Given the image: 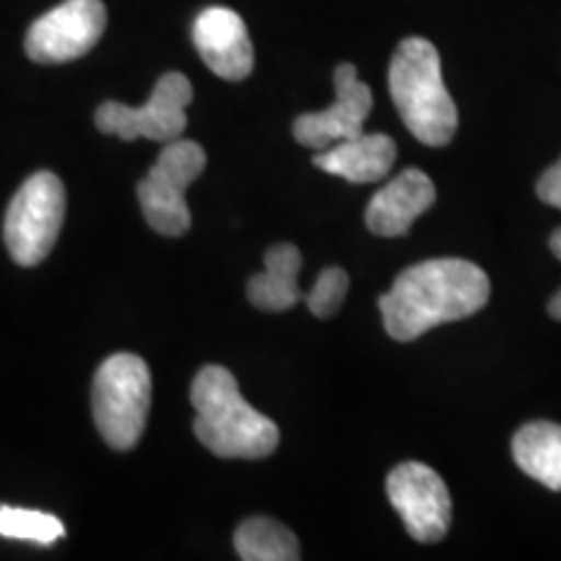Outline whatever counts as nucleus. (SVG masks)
<instances>
[{
    "label": "nucleus",
    "instance_id": "nucleus-16",
    "mask_svg": "<svg viewBox=\"0 0 561 561\" xmlns=\"http://www.w3.org/2000/svg\"><path fill=\"white\" fill-rule=\"evenodd\" d=\"M234 549L244 561L299 559L297 536L271 517H250L234 533Z\"/></svg>",
    "mask_w": 561,
    "mask_h": 561
},
{
    "label": "nucleus",
    "instance_id": "nucleus-1",
    "mask_svg": "<svg viewBox=\"0 0 561 561\" xmlns=\"http://www.w3.org/2000/svg\"><path fill=\"white\" fill-rule=\"evenodd\" d=\"M489 294L486 273L462 257H434L411 265L380 297L385 331L396 341H416L432 328L481 312Z\"/></svg>",
    "mask_w": 561,
    "mask_h": 561
},
{
    "label": "nucleus",
    "instance_id": "nucleus-18",
    "mask_svg": "<svg viewBox=\"0 0 561 561\" xmlns=\"http://www.w3.org/2000/svg\"><path fill=\"white\" fill-rule=\"evenodd\" d=\"M348 294V273L343 268H325L314 280L310 294H305L307 307L314 318L331 320L343 307V299Z\"/></svg>",
    "mask_w": 561,
    "mask_h": 561
},
{
    "label": "nucleus",
    "instance_id": "nucleus-15",
    "mask_svg": "<svg viewBox=\"0 0 561 561\" xmlns=\"http://www.w3.org/2000/svg\"><path fill=\"white\" fill-rule=\"evenodd\" d=\"M517 468L546 489L561 491V424L530 421L512 439Z\"/></svg>",
    "mask_w": 561,
    "mask_h": 561
},
{
    "label": "nucleus",
    "instance_id": "nucleus-12",
    "mask_svg": "<svg viewBox=\"0 0 561 561\" xmlns=\"http://www.w3.org/2000/svg\"><path fill=\"white\" fill-rule=\"evenodd\" d=\"M434 201H437V191H434L430 174L421 170H403L369 201L364 219H367L371 234L403 237L409 234L411 224L434 206Z\"/></svg>",
    "mask_w": 561,
    "mask_h": 561
},
{
    "label": "nucleus",
    "instance_id": "nucleus-8",
    "mask_svg": "<svg viewBox=\"0 0 561 561\" xmlns=\"http://www.w3.org/2000/svg\"><path fill=\"white\" fill-rule=\"evenodd\" d=\"M107 26L102 0H66L26 32V55L42 66H60L91 53Z\"/></svg>",
    "mask_w": 561,
    "mask_h": 561
},
{
    "label": "nucleus",
    "instance_id": "nucleus-7",
    "mask_svg": "<svg viewBox=\"0 0 561 561\" xmlns=\"http://www.w3.org/2000/svg\"><path fill=\"white\" fill-rule=\"evenodd\" d=\"M193 102V83L187 76L164 73L153 87L149 102L144 107H128L121 102H104L96 110V128L107 136H117L123 140L149 138L157 144H170L182 138L187 128V104Z\"/></svg>",
    "mask_w": 561,
    "mask_h": 561
},
{
    "label": "nucleus",
    "instance_id": "nucleus-17",
    "mask_svg": "<svg viewBox=\"0 0 561 561\" xmlns=\"http://www.w3.org/2000/svg\"><path fill=\"white\" fill-rule=\"evenodd\" d=\"M0 536L13 538V541L53 546L66 536V525L50 512L0 507Z\"/></svg>",
    "mask_w": 561,
    "mask_h": 561
},
{
    "label": "nucleus",
    "instance_id": "nucleus-2",
    "mask_svg": "<svg viewBox=\"0 0 561 561\" xmlns=\"http://www.w3.org/2000/svg\"><path fill=\"white\" fill-rule=\"evenodd\" d=\"M195 409V437L227 460H263L278 447L276 421L263 416L244 401L237 377L219 364H208L195 375L191 388Z\"/></svg>",
    "mask_w": 561,
    "mask_h": 561
},
{
    "label": "nucleus",
    "instance_id": "nucleus-20",
    "mask_svg": "<svg viewBox=\"0 0 561 561\" xmlns=\"http://www.w3.org/2000/svg\"><path fill=\"white\" fill-rule=\"evenodd\" d=\"M549 250L561 261V227L551 231V237H549ZM546 310H549V314H551L553 320L561 322V289L549 299V307H546Z\"/></svg>",
    "mask_w": 561,
    "mask_h": 561
},
{
    "label": "nucleus",
    "instance_id": "nucleus-4",
    "mask_svg": "<svg viewBox=\"0 0 561 561\" xmlns=\"http://www.w3.org/2000/svg\"><path fill=\"white\" fill-rule=\"evenodd\" d=\"M151 409V371L136 354L102 362L91 385V411L102 439L115 450H133L144 437Z\"/></svg>",
    "mask_w": 561,
    "mask_h": 561
},
{
    "label": "nucleus",
    "instance_id": "nucleus-3",
    "mask_svg": "<svg viewBox=\"0 0 561 561\" xmlns=\"http://www.w3.org/2000/svg\"><path fill=\"white\" fill-rule=\"evenodd\" d=\"M390 96L411 136L424 146H447L458 130V107L442 79L437 47L424 37L398 45L390 62Z\"/></svg>",
    "mask_w": 561,
    "mask_h": 561
},
{
    "label": "nucleus",
    "instance_id": "nucleus-5",
    "mask_svg": "<svg viewBox=\"0 0 561 561\" xmlns=\"http://www.w3.org/2000/svg\"><path fill=\"white\" fill-rule=\"evenodd\" d=\"M66 221V187L53 172L32 174L5 210L3 240L19 265H39L50 255Z\"/></svg>",
    "mask_w": 561,
    "mask_h": 561
},
{
    "label": "nucleus",
    "instance_id": "nucleus-10",
    "mask_svg": "<svg viewBox=\"0 0 561 561\" xmlns=\"http://www.w3.org/2000/svg\"><path fill=\"white\" fill-rule=\"evenodd\" d=\"M335 100L328 110L307 112L294 121V138L307 149L322 151L339 140L364 133V121L371 110V89L359 81L351 62L335 68Z\"/></svg>",
    "mask_w": 561,
    "mask_h": 561
},
{
    "label": "nucleus",
    "instance_id": "nucleus-13",
    "mask_svg": "<svg viewBox=\"0 0 561 561\" xmlns=\"http://www.w3.org/2000/svg\"><path fill=\"white\" fill-rule=\"evenodd\" d=\"M398 146L396 140L385 133H359V136L339 140L318 151L314 167L335 178H343L354 185H367V182H380L388 178L392 164H396Z\"/></svg>",
    "mask_w": 561,
    "mask_h": 561
},
{
    "label": "nucleus",
    "instance_id": "nucleus-6",
    "mask_svg": "<svg viewBox=\"0 0 561 561\" xmlns=\"http://www.w3.org/2000/svg\"><path fill=\"white\" fill-rule=\"evenodd\" d=\"M206 170V151L195 140H170L161 149L157 164L140 180L138 203L144 219L157 234L182 237L191 229V208L185 191Z\"/></svg>",
    "mask_w": 561,
    "mask_h": 561
},
{
    "label": "nucleus",
    "instance_id": "nucleus-9",
    "mask_svg": "<svg viewBox=\"0 0 561 561\" xmlns=\"http://www.w3.org/2000/svg\"><path fill=\"white\" fill-rule=\"evenodd\" d=\"M388 500L419 543H437L453 523L447 483L424 462H403L388 476Z\"/></svg>",
    "mask_w": 561,
    "mask_h": 561
},
{
    "label": "nucleus",
    "instance_id": "nucleus-14",
    "mask_svg": "<svg viewBox=\"0 0 561 561\" xmlns=\"http://www.w3.org/2000/svg\"><path fill=\"white\" fill-rule=\"evenodd\" d=\"M301 252L289 242L273 244L265 252V271L250 278L248 299L252 307L265 312H286L294 305L305 301L299 289Z\"/></svg>",
    "mask_w": 561,
    "mask_h": 561
},
{
    "label": "nucleus",
    "instance_id": "nucleus-11",
    "mask_svg": "<svg viewBox=\"0 0 561 561\" xmlns=\"http://www.w3.org/2000/svg\"><path fill=\"white\" fill-rule=\"evenodd\" d=\"M193 42L201 58L219 79L242 81L255 66V50L240 13L224 5L201 11L193 24Z\"/></svg>",
    "mask_w": 561,
    "mask_h": 561
},
{
    "label": "nucleus",
    "instance_id": "nucleus-19",
    "mask_svg": "<svg viewBox=\"0 0 561 561\" xmlns=\"http://www.w3.org/2000/svg\"><path fill=\"white\" fill-rule=\"evenodd\" d=\"M536 193L546 206H553L561 210V159L553 167H549L541 178H538Z\"/></svg>",
    "mask_w": 561,
    "mask_h": 561
}]
</instances>
